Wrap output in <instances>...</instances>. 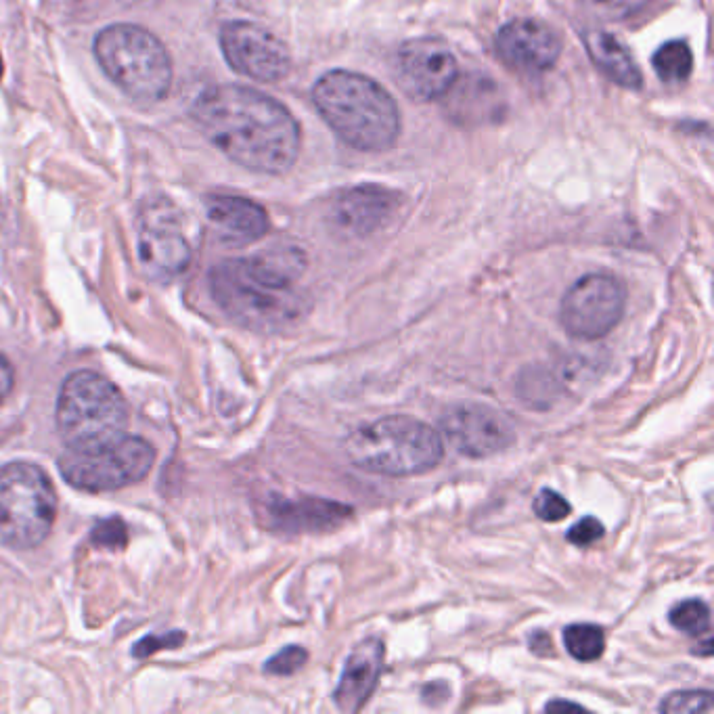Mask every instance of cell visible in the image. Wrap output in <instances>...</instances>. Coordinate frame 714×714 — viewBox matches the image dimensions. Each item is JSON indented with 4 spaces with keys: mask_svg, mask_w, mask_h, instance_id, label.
Returning a JSON list of instances; mask_svg holds the SVG:
<instances>
[{
    "mask_svg": "<svg viewBox=\"0 0 714 714\" xmlns=\"http://www.w3.org/2000/svg\"><path fill=\"white\" fill-rule=\"evenodd\" d=\"M155 463V449L124 432L68 444L59 457L65 482L86 493H109L141 482Z\"/></svg>",
    "mask_w": 714,
    "mask_h": 714,
    "instance_id": "obj_6",
    "label": "cell"
},
{
    "mask_svg": "<svg viewBox=\"0 0 714 714\" xmlns=\"http://www.w3.org/2000/svg\"><path fill=\"white\" fill-rule=\"evenodd\" d=\"M15 384V373L11 363L5 359L3 354H0V405L5 403V398L11 394Z\"/></svg>",
    "mask_w": 714,
    "mask_h": 714,
    "instance_id": "obj_30",
    "label": "cell"
},
{
    "mask_svg": "<svg viewBox=\"0 0 714 714\" xmlns=\"http://www.w3.org/2000/svg\"><path fill=\"white\" fill-rule=\"evenodd\" d=\"M352 516V507L319 497L285 499L273 497L262 507L264 524L279 532H323L342 526Z\"/></svg>",
    "mask_w": 714,
    "mask_h": 714,
    "instance_id": "obj_15",
    "label": "cell"
},
{
    "mask_svg": "<svg viewBox=\"0 0 714 714\" xmlns=\"http://www.w3.org/2000/svg\"><path fill=\"white\" fill-rule=\"evenodd\" d=\"M91 541L97 547H105V549H122L128 543V530L126 524L120 518H109L103 520L95 526Z\"/></svg>",
    "mask_w": 714,
    "mask_h": 714,
    "instance_id": "obj_27",
    "label": "cell"
},
{
    "mask_svg": "<svg viewBox=\"0 0 714 714\" xmlns=\"http://www.w3.org/2000/svg\"><path fill=\"white\" fill-rule=\"evenodd\" d=\"M585 47L599 72L608 76L612 82L620 84L622 88H639L643 84L637 61L616 36L601 30H591L585 34Z\"/></svg>",
    "mask_w": 714,
    "mask_h": 714,
    "instance_id": "obj_19",
    "label": "cell"
},
{
    "mask_svg": "<svg viewBox=\"0 0 714 714\" xmlns=\"http://www.w3.org/2000/svg\"><path fill=\"white\" fill-rule=\"evenodd\" d=\"M530 650L541 654V656H545L547 652H551V639H549V635H545V633H534V635L530 637Z\"/></svg>",
    "mask_w": 714,
    "mask_h": 714,
    "instance_id": "obj_31",
    "label": "cell"
},
{
    "mask_svg": "<svg viewBox=\"0 0 714 714\" xmlns=\"http://www.w3.org/2000/svg\"><path fill=\"white\" fill-rule=\"evenodd\" d=\"M126 423V398L109 379L95 371L68 375L57 398V428L65 442L118 434Z\"/></svg>",
    "mask_w": 714,
    "mask_h": 714,
    "instance_id": "obj_8",
    "label": "cell"
},
{
    "mask_svg": "<svg viewBox=\"0 0 714 714\" xmlns=\"http://www.w3.org/2000/svg\"><path fill=\"white\" fill-rule=\"evenodd\" d=\"M384 658L386 647L377 637L361 641L350 652L340 683L333 691V702L342 712H359L369 702L382 677Z\"/></svg>",
    "mask_w": 714,
    "mask_h": 714,
    "instance_id": "obj_17",
    "label": "cell"
},
{
    "mask_svg": "<svg viewBox=\"0 0 714 714\" xmlns=\"http://www.w3.org/2000/svg\"><path fill=\"white\" fill-rule=\"evenodd\" d=\"M668 618H671V624L677 631L689 637L698 639L710 635V608L702 599L681 601V604L671 610V616Z\"/></svg>",
    "mask_w": 714,
    "mask_h": 714,
    "instance_id": "obj_22",
    "label": "cell"
},
{
    "mask_svg": "<svg viewBox=\"0 0 714 714\" xmlns=\"http://www.w3.org/2000/svg\"><path fill=\"white\" fill-rule=\"evenodd\" d=\"M93 51L105 76L130 99L155 103L170 93L172 59L149 30L114 24L97 34Z\"/></svg>",
    "mask_w": 714,
    "mask_h": 714,
    "instance_id": "obj_5",
    "label": "cell"
},
{
    "mask_svg": "<svg viewBox=\"0 0 714 714\" xmlns=\"http://www.w3.org/2000/svg\"><path fill=\"white\" fill-rule=\"evenodd\" d=\"M627 308V287L608 273L580 277L562 300L560 323L576 340H599L620 323Z\"/></svg>",
    "mask_w": 714,
    "mask_h": 714,
    "instance_id": "obj_10",
    "label": "cell"
},
{
    "mask_svg": "<svg viewBox=\"0 0 714 714\" xmlns=\"http://www.w3.org/2000/svg\"><path fill=\"white\" fill-rule=\"evenodd\" d=\"M312 103L325 124L352 149L382 153L398 141L396 101L369 76L348 70L327 72L312 88Z\"/></svg>",
    "mask_w": 714,
    "mask_h": 714,
    "instance_id": "obj_3",
    "label": "cell"
},
{
    "mask_svg": "<svg viewBox=\"0 0 714 714\" xmlns=\"http://www.w3.org/2000/svg\"><path fill=\"white\" fill-rule=\"evenodd\" d=\"M344 451L367 474L405 478L426 474L442 461L444 440L438 430L411 415H388L354 430Z\"/></svg>",
    "mask_w": 714,
    "mask_h": 714,
    "instance_id": "obj_4",
    "label": "cell"
},
{
    "mask_svg": "<svg viewBox=\"0 0 714 714\" xmlns=\"http://www.w3.org/2000/svg\"><path fill=\"white\" fill-rule=\"evenodd\" d=\"M398 202V193L386 187L359 185L342 191L336 202H333V220L346 233L369 235L382 229L396 214L400 206Z\"/></svg>",
    "mask_w": 714,
    "mask_h": 714,
    "instance_id": "obj_16",
    "label": "cell"
},
{
    "mask_svg": "<svg viewBox=\"0 0 714 714\" xmlns=\"http://www.w3.org/2000/svg\"><path fill=\"white\" fill-rule=\"evenodd\" d=\"M545 710H583V708L572 702H551L545 706Z\"/></svg>",
    "mask_w": 714,
    "mask_h": 714,
    "instance_id": "obj_32",
    "label": "cell"
},
{
    "mask_svg": "<svg viewBox=\"0 0 714 714\" xmlns=\"http://www.w3.org/2000/svg\"><path fill=\"white\" fill-rule=\"evenodd\" d=\"M497 53L507 68L545 74L562 55V40L537 19H513L497 34Z\"/></svg>",
    "mask_w": 714,
    "mask_h": 714,
    "instance_id": "obj_14",
    "label": "cell"
},
{
    "mask_svg": "<svg viewBox=\"0 0 714 714\" xmlns=\"http://www.w3.org/2000/svg\"><path fill=\"white\" fill-rule=\"evenodd\" d=\"M440 436L459 455L470 459L503 453L516 440L507 417L480 403H459L446 409L440 417Z\"/></svg>",
    "mask_w": 714,
    "mask_h": 714,
    "instance_id": "obj_13",
    "label": "cell"
},
{
    "mask_svg": "<svg viewBox=\"0 0 714 714\" xmlns=\"http://www.w3.org/2000/svg\"><path fill=\"white\" fill-rule=\"evenodd\" d=\"M220 49L237 74L256 82H279L292 70L285 42L252 21H229L222 26Z\"/></svg>",
    "mask_w": 714,
    "mask_h": 714,
    "instance_id": "obj_12",
    "label": "cell"
},
{
    "mask_svg": "<svg viewBox=\"0 0 714 714\" xmlns=\"http://www.w3.org/2000/svg\"><path fill=\"white\" fill-rule=\"evenodd\" d=\"M576 3L601 21H622L645 11L654 0H576Z\"/></svg>",
    "mask_w": 714,
    "mask_h": 714,
    "instance_id": "obj_23",
    "label": "cell"
},
{
    "mask_svg": "<svg viewBox=\"0 0 714 714\" xmlns=\"http://www.w3.org/2000/svg\"><path fill=\"white\" fill-rule=\"evenodd\" d=\"M654 70L666 84H683L694 70V55L683 40L662 44L654 55Z\"/></svg>",
    "mask_w": 714,
    "mask_h": 714,
    "instance_id": "obj_20",
    "label": "cell"
},
{
    "mask_svg": "<svg viewBox=\"0 0 714 714\" xmlns=\"http://www.w3.org/2000/svg\"><path fill=\"white\" fill-rule=\"evenodd\" d=\"M139 260L153 281H172L187 271L191 245L178 208L164 197H153L139 212Z\"/></svg>",
    "mask_w": 714,
    "mask_h": 714,
    "instance_id": "obj_9",
    "label": "cell"
},
{
    "mask_svg": "<svg viewBox=\"0 0 714 714\" xmlns=\"http://www.w3.org/2000/svg\"><path fill=\"white\" fill-rule=\"evenodd\" d=\"M601 537H604V524L593 516L583 518L568 530V541L576 547H589Z\"/></svg>",
    "mask_w": 714,
    "mask_h": 714,
    "instance_id": "obj_29",
    "label": "cell"
},
{
    "mask_svg": "<svg viewBox=\"0 0 714 714\" xmlns=\"http://www.w3.org/2000/svg\"><path fill=\"white\" fill-rule=\"evenodd\" d=\"M660 710L666 714L712 712V694L710 691H677L660 704Z\"/></svg>",
    "mask_w": 714,
    "mask_h": 714,
    "instance_id": "obj_24",
    "label": "cell"
},
{
    "mask_svg": "<svg viewBox=\"0 0 714 714\" xmlns=\"http://www.w3.org/2000/svg\"><path fill=\"white\" fill-rule=\"evenodd\" d=\"M308 660V652L300 645H287L285 650H281L279 654H275L269 662L264 664V671L269 675H277V677H287L298 673L300 668L306 664Z\"/></svg>",
    "mask_w": 714,
    "mask_h": 714,
    "instance_id": "obj_25",
    "label": "cell"
},
{
    "mask_svg": "<svg viewBox=\"0 0 714 714\" xmlns=\"http://www.w3.org/2000/svg\"><path fill=\"white\" fill-rule=\"evenodd\" d=\"M457 76V57L440 38L423 36L407 40L396 53L394 78L403 93L415 101L440 99L451 91Z\"/></svg>",
    "mask_w": 714,
    "mask_h": 714,
    "instance_id": "obj_11",
    "label": "cell"
},
{
    "mask_svg": "<svg viewBox=\"0 0 714 714\" xmlns=\"http://www.w3.org/2000/svg\"><path fill=\"white\" fill-rule=\"evenodd\" d=\"M195 128L227 158L262 174H285L300 155V126L285 105L256 88L210 86L191 105Z\"/></svg>",
    "mask_w": 714,
    "mask_h": 714,
    "instance_id": "obj_1",
    "label": "cell"
},
{
    "mask_svg": "<svg viewBox=\"0 0 714 714\" xmlns=\"http://www.w3.org/2000/svg\"><path fill=\"white\" fill-rule=\"evenodd\" d=\"M0 76H3V57H0Z\"/></svg>",
    "mask_w": 714,
    "mask_h": 714,
    "instance_id": "obj_33",
    "label": "cell"
},
{
    "mask_svg": "<svg viewBox=\"0 0 714 714\" xmlns=\"http://www.w3.org/2000/svg\"><path fill=\"white\" fill-rule=\"evenodd\" d=\"M185 641L183 633H164V635H147L141 639L132 654L137 658H147L151 654H158L160 650H174V647H181Z\"/></svg>",
    "mask_w": 714,
    "mask_h": 714,
    "instance_id": "obj_28",
    "label": "cell"
},
{
    "mask_svg": "<svg viewBox=\"0 0 714 714\" xmlns=\"http://www.w3.org/2000/svg\"><path fill=\"white\" fill-rule=\"evenodd\" d=\"M57 516L55 488L38 465L0 467V543L30 549L49 537Z\"/></svg>",
    "mask_w": 714,
    "mask_h": 714,
    "instance_id": "obj_7",
    "label": "cell"
},
{
    "mask_svg": "<svg viewBox=\"0 0 714 714\" xmlns=\"http://www.w3.org/2000/svg\"><path fill=\"white\" fill-rule=\"evenodd\" d=\"M564 645L574 660L595 662L604 656L606 635L597 624H570L564 629Z\"/></svg>",
    "mask_w": 714,
    "mask_h": 714,
    "instance_id": "obj_21",
    "label": "cell"
},
{
    "mask_svg": "<svg viewBox=\"0 0 714 714\" xmlns=\"http://www.w3.org/2000/svg\"><path fill=\"white\" fill-rule=\"evenodd\" d=\"M206 214L216 237L227 245H248L269 233L266 210L252 199L237 195H210Z\"/></svg>",
    "mask_w": 714,
    "mask_h": 714,
    "instance_id": "obj_18",
    "label": "cell"
},
{
    "mask_svg": "<svg viewBox=\"0 0 714 714\" xmlns=\"http://www.w3.org/2000/svg\"><path fill=\"white\" fill-rule=\"evenodd\" d=\"M534 513H537V518H541L543 522H562L564 518L570 516L572 505L560 495L555 493L551 488L541 490L534 499Z\"/></svg>",
    "mask_w": 714,
    "mask_h": 714,
    "instance_id": "obj_26",
    "label": "cell"
},
{
    "mask_svg": "<svg viewBox=\"0 0 714 714\" xmlns=\"http://www.w3.org/2000/svg\"><path fill=\"white\" fill-rule=\"evenodd\" d=\"M304 266L298 250L222 260L210 273V292L235 323L256 331H281L306 315V298L296 287Z\"/></svg>",
    "mask_w": 714,
    "mask_h": 714,
    "instance_id": "obj_2",
    "label": "cell"
}]
</instances>
